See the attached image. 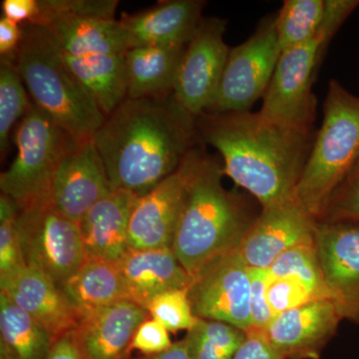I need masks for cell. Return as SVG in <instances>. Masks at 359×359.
I'll use <instances>...</instances> for the list:
<instances>
[{
	"instance_id": "44dd1931",
	"label": "cell",
	"mask_w": 359,
	"mask_h": 359,
	"mask_svg": "<svg viewBox=\"0 0 359 359\" xmlns=\"http://www.w3.org/2000/svg\"><path fill=\"white\" fill-rule=\"evenodd\" d=\"M130 301L147 309L155 297L175 290H188L192 276L180 263L172 248L129 250L116 264Z\"/></svg>"
},
{
	"instance_id": "9a60e30c",
	"label": "cell",
	"mask_w": 359,
	"mask_h": 359,
	"mask_svg": "<svg viewBox=\"0 0 359 359\" xmlns=\"http://www.w3.org/2000/svg\"><path fill=\"white\" fill-rule=\"evenodd\" d=\"M341 318L332 299H316L275 316L264 332L285 359H318Z\"/></svg>"
},
{
	"instance_id": "1f68e13d",
	"label": "cell",
	"mask_w": 359,
	"mask_h": 359,
	"mask_svg": "<svg viewBox=\"0 0 359 359\" xmlns=\"http://www.w3.org/2000/svg\"><path fill=\"white\" fill-rule=\"evenodd\" d=\"M147 311L153 320L159 321L168 332L191 330L199 318L194 316L188 297V290L163 292L151 301Z\"/></svg>"
},
{
	"instance_id": "836d02e7",
	"label": "cell",
	"mask_w": 359,
	"mask_h": 359,
	"mask_svg": "<svg viewBox=\"0 0 359 359\" xmlns=\"http://www.w3.org/2000/svg\"><path fill=\"white\" fill-rule=\"evenodd\" d=\"M266 297L275 316L308 302L321 299L297 278H271L269 276L266 283Z\"/></svg>"
},
{
	"instance_id": "4fadbf2b",
	"label": "cell",
	"mask_w": 359,
	"mask_h": 359,
	"mask_svg": "<svg viewBox=\"0 0 359 359\" xmlns=\"http://www.w3.org/2000/svg\"><path fill=\"white\" fill-rule=\"evenodd\" d=\"M316 219L294 198L264 208L238 250L249 269H268L280 255L314 240Z\"/></svg>"
},
{
	"instance_id": "f35d334b",
	"label": "cell",
	"mask_w": 359,
	"mask_h": 359,
	"mask_svg": "<svg viewBox=\"0 0 359 359\" xmlns=\"http://www.w3.org/2000/svg\"><path fill=\"white\" fill-rule=\"evenodd\" d=\"M2 11L4 18L18 25L32 22L39 13V0H4Z\"/></svg>"
},
{
	"instance_id": "74e56055",
	"label": "cell",
	"mask_w": 359,
	"mask_h": 359,
	"mask_svg": "<svg viewBox=\"0 0 359 359\" xmlns=\"http://www.w3.org/2000/svg\"><path fill=\"white\" fill-rule=\"evenodd\" d=\"M233 359H285L273 348L264 332L250 330Z\"/></svg>"
},
{
	"instance_id": "d6986e66",
	"label": "cell",
	"mask_w": 359,
	"mask_h": 359,
	"mask_svg": "<svg viewBox=\"0 0 359 359\" xmlns=\"http://www.w3.org/2000/svg\"><path fill=\"white\" fill-rule=\"evenodd\" d=\"M0 292L35 318L53 341L76 330L80 318L62 289L37 269L26 266L0 285Z\"/></svg>"
},
{
	"instance_id": "b9f144b4",
	"label": "cell",
	"mask_w": 359,
	"mask_h": 359,
	"mask_svg": "<svg viewBox=\"0 0 359 359\" xmlns=\"http://www.w3.org/2000/svg\"><path fill=\"white\" fill-rule=\"evenodd\" d=\"M127 359H190L189 356L188 348H187L186 340H180V341L174 342L167 351L163 353L150 354V355L137 356L132 358L130 356Z\"/></svg>"
},
{
	"instance_id": "ab89813d",
	"label": "cell",
	"mask_w": 359,
	"mask_h": 359,
	"mask_svg": "<svg viewBox=\"0 0 359 359\" xmlns=\"http://www.w3.org/2000/svg\"><path fill=\"white\" fill-rule=\"evenodd\" d=\"M22 39V26L6 18L0 20V54L14 55Z\"/></svg>"
},
{
	"instance_id": "7c38bea8",
	"label": "cell",
	"mask_w": 359,
	"mask_h": 359,
	"mask_svg": "<svg viewBox=\"0 0 359 359\" xmlns=\"http://www.w3.org/2000/svg\"><path fill=\"white\" fill-rule=\"evenodd\" d=\"M314 245L332 301L342 318L359 323V222L316 223Z\"/></svg>"
},
{
	"instance_id": "e575fe53",
	"label": "cell",
	"mask_w": 359,
	"mask_h": 359,
	"mask_svg": "<svg viewBox=\"0 0 359 359\" xmlns=\"http://www.w3.org/2000/svg\"><path fill=\"white\" fill-rule=\"evenodd\" d=\"M250 278V318L252 330L264 332L273 321V316L266 297L268 269H249Z\"/></svg>"
},
{
	"instance_id": "4316f807",
	"label": "cell",
	"mask_w": 359,
	"mask_h": 359,
	"mask_svg": "<svg viewBox=\"0 0 359 359\" xmlns=\"http://www.w3.org/2000/svg\"><path fill=\"white\" fill-rule=\"evenodd\" d=\"M325 0H285L276 15L280 52L313 39L325 16Z\"/></svg>"
},
{
	"instance_id": "8992f818",
	"label": "cell",
	"mask_w": 359,
	"mask_h": 359,
	"mask_svg": "<svg viewBox=\"0 0 359 359\" xmlns=\"http://www.w3.org/2000/svg\"><path fill=\"white\" fill-rule=\"evenodd\" d=\"M18 155L0 176L2 195L20 209L51 199V184L59 163L77 143L32 103L15 131Z\"/></svg>"
},
{
	"instance_id": "ffe728a7",
	"label": "cell",
	"mask_w": 359,
	"mask_h": 359,
	"mask_svg": "<svg viewBox=\"0 0 359 359\" xmlns=\"http://www.w3.org/2000/svg\"><path fill=\"white\" fill-rule=\"evenodd\" d=\"M138 196L116 189L96 203L79 223L89 259L117 264L129 250L130 218Z\"/></svg>"
},
{
	"instance_id": "603a6c76",
	"label": "cell",
	"mask_w": 359,
	"mask_h": 359,
	"mask_svg": "<svg viewBox=\"0 0 359 359\" xmlns=\"http://www.w3.org/2000/svg\"><path fill=\"white\" fill-rule=\"evenodd\" d=\"M185 46H141L126 52L127 97L132 99L173 93Z\"/></svg>"
},
{
	"instance_id": "2e32d148",
	"label": "cell",
	"mask_w": 359,
	"mask_h": 359,
	"mask_svg": "<svg viewBox=\"0 0 359 359\" xmlns=\"http://www.w3.org/2000/svg\"><path fill=\"white\" fill-rule=\"evenodd\" d=\"M189 155L175 173L137 200L130 218L129 250L172 248L188 178Z\"/></svg>"
},
{
	"instance_id": "5bb4252c",
	"label": "cell",
	"mask_w": 359,
	"mask_h": 359,
	"mask_svg": "<svg viewBox=\"0 0 359 359\" xmlns=\"http://www.w3.org/2000/svg\"><path fill=\"white\" fill-rule=\"evenodd\" d=\"M112 191L93 139L77 142L59 163L51 184L54 205L79 224L96 203Z\"/></svg>"
},
{
	"instance_id": "6da1fadb",
	"label": "cell",
	"mask_w": 359,
	"mask_h": 359,
	"mask_svg": "<svg viewBox=\"0 0 359 359\" xmlns=\"http://www.w3.org/2000/svg\"><path fill=\"white\" fill-rule=\"evenodd\" d=\"M197 118L184 109L173 93L127 97L93 136L112 190L139 198L175 173L193 150Z\"/></svg>"
},
{
	"instance_id": "8fae6325",
	"label": "cell",
	"mask_w": 359,
	"mask_h": 359,
	"mask_svg": "<svg viewBox=\"0 0 359 359\" xmlns=\"http://www.w3.org/2000/svg\"><path fill=\"white\" fill-rule=\"evenodd\" d=\"M226 25L219 18H203L180 63L173 95L194 117L209 112L218 93L231 50L224 40Z\"/></svg>"
},
{
	"instance_id": "8d00e7d4",
	"label": "cell",
	"mask_w": 359,
	"mask_h": 359,
	"mask_svg": "<svg viewBox=\"0 0 359 359\" xmlns=\"http://www.w3.org/2000/svg\"><path fill=\"white\" fill-rule=\"evenodd\" d=\"M173 344L169 332L159 321L147 320L137 330L132 341V351H140L143 355L163 353Z\"/></svg>"
},
{
	"instance_id": "30bf717a",
	"label": "cell",
	"mask_w": 359,
	"mask_h": 359,
	"mask_svg": "<svg viewBox=\"0 0 359 359\" xmlns=\"http://www.w3.org/2000/svg\"><path fill=\"white\" fill-rule=\"evenodd\" d=\"M188 297L196 318L221 321L245 332L252 330L249 268L238 249L194 276Z\"/></svg>"
},
{
	"instance_id": "d590c367",
	"label": "cell",
	"mask_w": 359,
	"mask_h": 359,
	"mask_svg": "<svg viewBox=\"0 0 359 359\" xmlns=\"http://www.w3.org/2000/svg\"><path fill=\"white\" fill-rule=\"evenodd\" d=\"M327 212L334 222H359V164L337 191Z\"/></svg>"
},
{
	"instance_id": "ac0fdd59",
	"label": "cell",
	"mask_w": 359,
	"mask_h": 359,
	"mask_svg": "<svg viewBox=\"0 0 359 359\" xmlns=\"http://www.w3.org/2000/svg\"><path fill=\"white\" fill-rule=\"evenodd\" d=\"M205 1L169 0L136 14H124L121 22L129 49L141 46H185L202 18Z\"/></svg>"
},
{
	"instance_id": "f1b7e54d",
	"label": "cell",
	"mask_w": 359,
	"mask_h": 359,
	"mask_svg": "<svg viewBox=\"0 0 359 359\" xmlns=\"http://www.w3.org/2000/svg\"><path fill=\"white\" fill-rule=\"evenodd\" d=\"M13 55L4 56L0 61V150L6 154L9 135L16 122L22 119L32 103L28 99Z\"/></svg>"
},
{
	"instance_id": "52a82bcc",
	"label": "cell",
	"mask_w": 359,
	"mask_h": 359,
	"mask_svg": "<svg viewBox=\"0 0 359 359\" xmlns=\"http://www.w3.org/2000/svg\"><path fill=\"white\" fill-rule=\"evenodd\" d=\"M342 23L325 14L313 39L280 53L275 73L264 95L259 113L268 121L302 131H311L316 118L313 84L323 52Z\"/></svg>"
},
{
	"instance_id": "3957f363",
	"label": "cell",
	"mask_w": 359,
	"mask_h": 359,
	"mask_svg": "<svg viewBox=\"0 0 359 359\" xmlns=\"http://www.w3.org/2000/svg\"><path fill=\"white\" fill-rule=\"evenodd\" d=\"M224 168L194 148L172 250L193 276L214 259L237 250L252 223L224 190Z\"/></svg>"
},
{
	"instance_id": "277c9868",
	"label": "cell",
	"mask_w": 359,
	"mask_h": 359,
	"mask_svg": "<svg viewBox=\"0 0 359 359\" xmlns=\"http://www.w3.org/2000/svg\"><path fill=\"white\" fill-rule=\"evenodd\" d=\"M33 103L76 142L91 140L106 117L63 61L46 26L25 23L13 55Z\"/></svg>"
},
{
	"instance_id": "4dcf8cb0",
	"label": "cell",
	"mask_w": 359,
	"mask_h": 359,
	"mask_svg": "<svg viewBox=\"0 0 359 359\" xmlns=\"http://www.w3.org/2000/svg\"><path fill=\"white\" fill-rule=\"evenodd\" d=\"M20 207L6 195L0 197V285L26 268L18 219Z\"/></svg>"
},
{
	"instance_id": "ba28073f",
	"label": "cell",
	"mask_w": 359,
	"mask_h": 359,
	"mask_svg": "<svg viewBox=\"0 0 359 359\" xmlns=\"http://www.w3.org/2000/svg\"><path fill=\"white\" fill-rule=\"evenodd\" d=\"M18 226L26 266L41 271L59 287L86 261L79 224L59 211L51 199L20 209Z\"/></svg>"
},
{
	"instance_id": "484cf974",
	"label": "cell",
	"mask_w": 359,
	"mask_h": 359,
	"mask_svg": "<svg viewBox=\"0 0 359 359\" xmlns=\"http://www.w3.org/2000/svg\"><path fill=\"white\" fill-rule=\"evenodd\" d=\"M53 342L39 321L0 292V359H46Z\"/></svg>"
},
{
	"instance_id": "cb8c5ba5",
	"label": "cell",
	"mask_w": 359,
	"mask_h": 359,
	"mask_svg": "<svg viewBox=\"0 0 359 359\" xmlns=\"http://www.w3.org/2000/svg\"><path fill=\"white\" fill-rule=\"evenodd\" d=\"M61 55L71 72L93 97L105 117L127 98L126 53L72 56L61 51Z\"/></svg>"
},
{
	"instance_id": "60d3db41",
	"label": "cell",
	"mask_w": 359,
	"mask_h": 359,
	"mask_svg": "<svg viewBox=\"0 0 359 359\" xmlns=\"http://www.w3.org/2000/svg\"><path fill=\"white\" fill-rule=\"evenodd\" d=\"M46 359H86L79 346L74 332H67L53 342Z\"/></svg>"
},
{
	"instance_id": "7a4b0ae2",
	"label": "cell",
	"mask_w": 359,
	"mask_h": 359,
	"mask_svg": "<svg viewBox=\"0 0 359 359\" xmlns=\"http://www.w3.org/2000/svg\"><path fill=\"white\" fill-rule=\"evenodd\" d=\"M199 118L198 132L223 157L224 173L263 209L294 198L313 146L311 131L283 126L250 111Z\"/></svg>"
},
{
	"instance_id": "7402d4cb",
	"label": "cell",
	"mask_w": 359,
	"mask_h": 359,
	"mask_svg": "<svg viewBox=\"0 0 359 359\" xmlns=\"http://www.w3.org/2000/svg\"><path fill=\"white\" fill-rule=\"evenodd\" d=\"M46 26L63 53L72 56L121 54L129 50L121 20L96 18H57Z\"/></svg>"
},
{
	"instance_id": "83f0119b",
	"label": "cell",
	"mask_w": 359,
	"mask_h": 359,
	"mask_svg": "<svg viewBox=\"0 0 359 359\" xmlns=\"http://www.w3.org/2000/svg\"><path fill=\"white\" fill-rule=\"evenodd\" d=\"M247 332L221 321L200 320L185 337L190 359H233Z\"/></svg>"
},
{
	"instance_id": "d6a6232c",
	"label": "cell",
	"mask_w": 359,
	"mask_h": 359,
	"mask_svg": "<svg viewBox=\"0 0 359 359\" xmlns=\"http://www.w3.org/2000/svg\"><path fill=\"white\" fill-rule=\"evenodd\" d=\"M39 13L32 22L45 25L57 18H96L114 20L115 0H39Z\"/></svg>"
},
{
	"instance_id": "d4e9b609",
	"label": "cell",
	"mask_w": 359,
	"mask_h": 359,
	"mask_svg": "<svg viewBox=\"0 0 359 359\" xmlns=\"http://www.w3.org/2000/svg\"><path fill=\"white\" fill-rule=\"evenodd\" d=\"M80 320L96 309L129 299L116 264L89 259L61 287Z\"/></svg>"
},
{
	"instance_id": "f546056e",
	"label": "cell",
	"mask_w": 359,
	"mask_h": 359,
	"mask_svg": "<svg viewBox=\"0 0 359 359\" xmlns=\"http://www.w3.org/2000/svg\"><path fill=\"white\" fill-rule=\"evenodd\" d=\"M271 278L301 280L318 299H332L321 273L314 240L297 245L280 255L268 269Z\"/></svg>"
},
{
	"instance_id": "9c48e42d",
	"label": "cell",
	"mask_w": 359,
	"mask_h": 359,
	"mask_svg": "<svg viewBox=\"0 0 359 359\" xmlns=\"http://www.w3.org/2000/svg\"><path fill=\"white\" fill-rule=\"evenodd\" d=\"M280 53L276 15H269L247 41L231 49L209 113L249 112L266 93Z\"/></svg>"
},
{
	"instance_id": "e0dca14e",
	"label": "cell",
	"mask_w": 359,
	"mask_h": 359,
	"mask_svg": "<svg viewBox=\"0 0 359 359\" xmlns=\"http://www.w3.org/2000/svg\"><path fill=\"white\" fill-rule=\"evenodd\" d=\"M148 316L147 309L126 299L83 316L73 332L86 359H127L134 335Z\"/></svg>"
},
{
	"instance_id": "5b68a950",
	"label": "cell",
	"mask_w": 359,
	"mask_h": 359,
	"mask_svg": "<svg viewBox=\"0 0 359 359\" xmlns=\"http://www.w3.org/2000/svg\"><path fill=\"white\" fill-rule=\"evenodd\" d=\"M358 164L359 97L332 80L323 123L295 187L294 199L313 218H320Z\"/></svg>"
}]
</instances>
